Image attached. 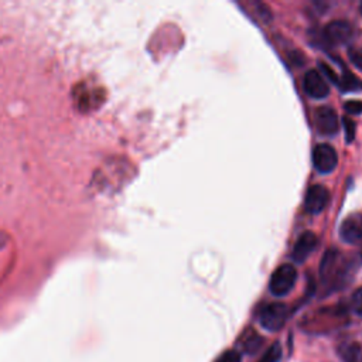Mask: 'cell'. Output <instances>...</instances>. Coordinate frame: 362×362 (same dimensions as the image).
Wrapping results in <instances>:
<instances>
[{
  "label": "cell",
  "instance_id": "52a82bcc",
  "mask_svg": "<svg viewBox=\"0 0 362 362\" xmlns=\"http://www.w3.org/2000/svg\"><path fill=\"white\" fill-rule=\"evenodd\" d=\"M315 126L317 131L324 136H332L338 132L339 122L335 111L330 107H321L315 111Z\"/></svg>",
  "mask_w": 362,
  "mask_h": 362
},
{
  "label": "cell",
  "instance_id": "277c9868",
  "mask_svg": "<svg viewBox=\"0 0 362 362\" xmlns=\"http://www.w3.org/2000/svg\"><path fill=\"white\" fill-rule=\"evenodd\" d=\"M313 164L322 174L334 171L338 164L337 152L330 145H317L313 150Z\"/></svg>",
  "mask_w": 362,
  "mask_h": 362
},
{
  "label": "cell",
  "instance_id": "2e32d148",
  "mask_svg": "<svg viewBox=\"0 0 362 362\" xmlns=\"http://www.w3.org/2000/svg\"><path fill=\"white\" fill-rule=\"evenodd\" d=\"M215 362H241V354L235 349L225 351Z\"/></svg>",
  "mask_w": 362,
  "mask_h": 362
},
{
  "label": "cell",
  "instance_id": "9a60e30c",
  "mask_svg": "<svg viewBox=\"0 0 362 362\" xmlns=\"http://www.w3.org/2000/svg\"><path fill=\"white\" fill-rule=\"evenodd\" d=\"M348 57L351 60V63L362 71V49H349L348 52Z\"/></svg>",
  "mask_w": 362,
  "mask_h": 362
},
{
  "label": "cell",
  "instance_id": "6da1fadb",
  "mask_svg": "<svg viewBox=\"0 0 362 362\" xmlns=\"http://www.w3.org/2000/svg\"><path fill=\"white\" fill-rule=\"evenodd\" d=\"M297 280V272L291 265H282L279 266L272 277H270V283H269V289L272 291L273 296L282 297L286 296L291 291V289L294 287Z\"/></svg>",
  "mask_w": 362,
  "mask_h": 362
},
{
  "label": "cell",
  "instance_id": "ac0fdd59",
  "mask_svg": "<svg viewBox=\"0 0 362 362\" xmlns=\"http://www.w3.org/2000/svg\"><path fill=\"white\" fill-rule=\"evenodd\" d=\"M344 129H345V136H346V142H352L354 136H355V125L349 118H344Z\"/></svg>",
  "mask_w": 362,
  "mask_h": 362
},
{
  "label": "cell",
  "instance_id": "7a4b0ae2",
  "mask_svg": "<svg viewBox=\"0 0 362 362\" xmlns=\"http://www.w3.org/2000/svg\"><path fill=\"white\" fill-rule=\"evenodd\" d=\"M289 317V308L282 303L265 306L259 313V322L267 331H279Z\"/></svg>",
  "mask_w": 362,
  "mask_h": 362
},
{
  "label": "cell",
  "instance_id": "4fadbf2b",
  "mask_svg": "<svg viewBox=\"0 0 362 362\" xmlns=\"http://www.w3.org/2000/svg\"><path fill=\"white\" fill-rule=\"evenodd\" d=\"M280 356H282V346L279 342H274L267 348V351L263 354L259 362H277Z\"/></svg>",
  "mask_w": 362,
  "mask_h": 362
},
{
  "label": "cell",
  "instance_id": "8992f818",
  "mask_svg": "<svg viewBox=\"0 0 362 362\" xmlns=\"http://www.w3.org/2000/svg\"><path fill=\"white\" fill-rule=\"evenodd\" d=\"M303 88L306 91V94L314 99H322V98L328 97V94H330V88L325 83L324 76H321L315 70L306 73L304 80H303Z\"/></svg>",
  "mask_w": 362,
  "mask_h": 362
},
{
  "label": "cell",
  "instance_id": "7c38bea8",
  "mask_svg": "<svg viewBox=\"0 0 362 362\" xmlns=\"http://www.w3.org/2000/svg\"><path fill=\"white\" fill-rule=\"evenodd\" d=\"M242 341H243V348L246 349V351H249V352H253V351H256L258 349V346L260 345V342H262V338L256 334V332H252V331H249V332H246V334H243V337H242Z\"/></svg>",
  "mask_w": 362,
  "mask_h": 362
},
{
  "label": "cell",
  "instance_id": "ffe728a7",
  "mask_svg": "<svg viewBox=\"0 0 362 362\" xmlns=\"http://www.w3.org/2000/svg\"><path fill=\"white\" fill-rule=\"evenodd\" d=\"M361 256H362V253H361Z\"/></svg>",
  "mask_w": 362,
  "mask_h": 362
},
{
  "label": "cell",
  "instance_id": "9c48e42d",
  "mask_svg": "<svg viewBox=\"0 0 362 362\" xmlns=\"http://www.w3.org/2000/svg\"><path fill=\"white\" fill-rule=\"evenodd\" d=\"M339 235L346 243H356L362 241V214L349 215L342 222Z\"/></svg>",
  "mask_w": 362,
  "mask_h": 362
},
{
  "label": "cell",
  "instance_id": "3957f363",
  "mask_svg": "<svg viewBox=\"0 0 362 362\" xmlns=\"http://www.w3.org/2000/svg\"><path fill=\"white\" fill-rule=\"evenodd\" d=\"M322 37L328 44L342 46V44H346L352 40L354 29L348 22L334 20L324 28Z\"/></svg>",
  "mask_w": 362,
  "mask_h": 362
},
{
  "label": "cell",
  "instance_id": "e0dca14e",
  "mask_svg": "<svg viewBox=\"0 0 362 362\" xmlns=\"http://www.w3.org/2000/svg\"><path fill=\"white\" fill-rule=\"evenodd\" d=\"M344 109L351 115L362 114V101H349L344 105Z\"/></svg>",
  "mask_w": 362,
  "mask_h": 362
},
{
  "label": "cell",
  "instance_id": "30bf717a",
  "mask_svg": "<svg viewBox=\"0 0 362 362\" xmlns=\"http://www.w3.org/2000/svg\"><path fill=\"white\" fill-rule=\"evenodd\" d=\"M338 355L344 362H362V348L356 342H346L338 348Z\"/></svg>",
  "mask_w": 362,
  "mask_h": 362
},
{
  "label": "cell",
  "instance_id": "8fae6325",
  "mask_svg": "<svg viewBox=\"0 0 362 362\" xmlns=\"http://www.w3.org/2000/svg\"><path fill=\"white\" fill-rule=\"evenodd\" d=\"M344 92H355V91H362V81L358 80L349 70L342 68L341 77H338V84H337Z\"/></svg>",
  "mask_w": 362,
  "mask_h": 362
},
{
  "label": "cell",
  "instance_id": "5b68a950",
  "mask_svg": "<svg viewBox=\"0 0 362 362\" xmlns=\"http://www.w3.org/2000/svg\"><path fill=\"white\" fill-rule=\"evenodd\" d=\"M328 203H330V193L324 186L315 184L307 190L304 208L308 214H313V215L320 214L322 210H325Z\"/></svg>",
  "mask_w": 362,
  "mask_h": 362
},
{
  "label": "cell",
  "instance_id": "d6986e66",
  "mask_svg": "<svg viewBox=\"0 0 362 362\" xmlns=\"http://www.w3.org/2000/svg\"><path fill=\"white\" fill-rule=\"evenodd\" d=\"M359 11H361V13H362V2H361V5H359Z\"/></svg>",
  "mask_w": 362,
  "mask_h": 362
},
{
  "label": "cell",
  "instance_id": "ba28073f",
  "mask_svg": "<svg viewBox=\"0 0 362 362\" xmlns=\"http://www.w3.org/2000/svg\"><path fill=\"white\" fill-rule=\"evenodd\" d=\"M317 245H318V241H317V236L314 232H311V231L303 232L298 236L297 242L294 243V248L291 252V259L297 263H303L314 252Z\"/></svg>",
  "mask_w": 362,
  "mask_h": 362
},
{
  "label": "cell",
  "instance_id": "5bb4252c",
  "mask_svg": "<svg viewBox=\"0 0 362 362\" xmlns=\"http://www.w3.org/2000/svg\"><path fill=\"white\" fill-rule=\"evenodd\" d=\"M351 306L356 314L362 315V287H359L354 291L352 298H351Z\"/></svg>",
  "mask_w": 362,
  "mask_h": 362
}]
</instances>
